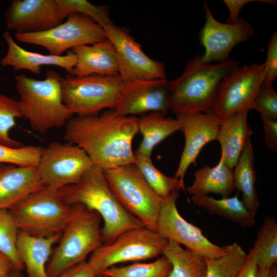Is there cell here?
<instances>
[{
	"label": "cell",
	"instance_id": "17",
	"mask_svg": "<svg viewBox=\"0 0 277 277\" xmlns=\"http://www.w3.org/2000/svg\"><path fill=\"white\" fill-rule=\"evenodd\" d=\"M180 130L185 137V145L174 177L183 180L190 165L195 162L201 150L207 143L216 140L222 119L210 109L195 113H177Z\"/></svg>",
	"mask_w": 277,
	"mask_h": 277
},
{
	"label": "cell",
	"instance_id": "39",
	"mask_svg": "<svg viewBox=\"0 0 277 277\" xmlns=\"http://www.w3.org/2000/svg\"><path fill=\"white\" fill-rule=\"evenodd\" d=\"M223 2L229 12L227 23H235L239 20V15L240 11L245 5L248 3L258 2L265 3L271 5H275V4H276V1L272 0H224Z\"/></svg>",
	"mask_w": 277,
	"mask_h": 277
},
{
	"label": "cell",
	"instance_id": "14",
	"mask_svg": "<svg viewBox=\"0 0 277 277\" xmlns=\"http://www.w3.org/2000/svg\"><path fill=\"white\" fill-rule=\"evenodd\" d=\"M103 28L115 49L119 75L125 82L166 78L164 64L146 54L126 30L112 22Z\"/></svg>",
	"mask_w": 277,
	"mask_h": 277
},
{
	"label": "cell",
	"instance_id": "1",
	"mask_svg": "<svg viewBox=\"0 0 277 277\" xmlns=\"http://www.w3.org/2000/svg\"><path fill=\"white\" fill-rule=\"evenodd\" d=\"M137 119L122 115L114 109L76 115L65 125L63 138L83 149L93 164L104 170L135 164L132 143L138 133Z\"/></svg>",
	"mask_w": 277,
	"mask_h": 277
},
{
	"label": "cell",
	"instance_id": "38",
	"mask_svg": "<svg viewBox=\"0 0 277 277\" xmlns=\"http://www.w3.org/2000/svg\"><path fill=\"white\" fill-rule=\"evenodd\" d=\"M266 75L264 83L271 85L277 76V32L274 31L267 47V58L264 63Z\"/></svg>",
	"mask_w": 277,
	"mask_h": 277
},
{
	"label": "cell",
	"instance_id": "4",
	"mask_svg": "<svg viewBox=\"0 0 277 277\" xmlns=\"http://www.w3.org/2000/svg\"><path fill=\"white\" fill-rule=\"evenodd\" d=\"M196 55L185 66L183 73L169 82L170 109L174 113L204 112L211 109L219 83L233 68L236 60L204 64Z\"/></svg>",
	"mask_w": 277,
	"mask_h": 277
},
{
	"label": "cell",
	"instance_id": "42",
	"mask_svg": "<svg viewBox=\"0 0 277 277\" xmlns=\"http://www.w3.org/2000/svg\"><path fill=\"white\" fill-rule=\"evenodd\" d=\"M258 268L254 256L249 251L244 265L236 277H257Z\"/></svg>",
	"mask_w": 277,
	"mask_h": 277
},
{
	"label": "cell",
	"instance_id": "18",
	"mask_svg": "<svg viewBox=\"0 0 277 277\" xmlns=\"http://www.w3.org/2000/svg\"><path fill=\"white\" fill-rule=\"evenodd\" d=\"M168 83L166 78L126 83L114 109L123 116L154 112L166 115L170 109Z\"/></svg>",
	"mask_w": 277,
	"mask_h": 277
},
{
	"label": "cell",
	"instance_id": "5",
	"mask_svg": "<svg viewBox=\"0 0 277 277\" xmlns=\"http://www.w3.org/2000/svg\"><path fill=\"white\" fill-rule=\"evenodd\" d=\"M71 215L46 268L48 277H56L85 261L103 244L100 227L101 216L81 204L72 205Z\"/></svg>",
	"mask_w": 277,
	"mask_h": 277
},
{
	"label": "cell",
	"instance_id": "45",
	"mask_svg": "<svg viewBox=\"0 0 277 277\" xmlns=\"http://www.w3.org/2000/svg\"><path fill=\"white\" fill-rule=\"evenodd\" d=\"M10 277H21L20 272L14 269L11 273Z\"/></svg>",
	"mask_w": 277,
	"mask_h": 277
},
{
	"label": "cell",
	"instance_id": "22",
	"mask_svg": "<svg viewBox=\"0 0 277 277\" xmlns=\"http://www.w3.org/2000/svg\"><path fill=\"white\" fill-rule=\"evenodd\" d=\"M249 111L241 110L222 119L218 129L216 140L221 147L220 160L232 168L253 134L247 121Z\"/></svg>",
	"mask_w": 277,
	"mask_h": 277
},
{
	"label": "cell",
	"instance_id": "20",
	"mask_svg": "<svg viewBox=\"0 0 277 277\" xmlns=\"http://www.w3.org/2000/svg\"><path fill=\"white\" fill-rule=\"evenodd\" d=\"M3 36L7 44L8 50L6 55L0 60V65L2 66H10L15 71L27 70L39 74L42 66L54 65L65 69L71 74L76 65V56L71 51L61 56L42 54L23 49L14 42L8 31H5Z\"/></svg>",
	"mask_w": 277,
	"mask_h": 277
},
{
	"label": "cell",
	"instance_id": "41",
	"mask_svg": "<svg viewBox=\"0 0 277 277\" xmlns=\"http://www.w3.org/2000/svg\"><path fill=\"white\" fill-rule=\"evenodd\" d=\"M56 277H96L87 262L81 263Z\"/></svg>",
	"mask_w": 277,
	"mask_h": 277
},
{
	"label": "cell",
	"instance_id": "8",
	"mask_svg": "<svg viewBox=\"0 0 277 277\" xmlns=\"http://www.w3.org/2000/svg\"><path fill=\"white\" fill-rule=\"evenodd\" d=\"M125 84L119 75L78 77L68 73L61 82L63 101L77 116L98 113L104 109H114Z\"/></svg>",
	"mask_w": 277,
	"mask_h": 277
},
{
	"label": "cell",
	"instance_id": "32",
	"mask_svg": "<svg viewBox=\"0 0 277 277\" xmlns=\"http://www.w3.org/2000/svg\"><path fill=\"white\" fill-rule=\"evenodd\" d=\"M171 270V263L163 255L149 263H135L120 267L113 266L102 273L111 277H169Z\"/></svg>",
	"mask_w": 277,
	"mask_h": 277
},
{
	"label": "cell",
	"instance_id": "23",
	"mask_svg": "<svg viewBox=\"0 0 277 277\" xmlns=\"http://www.w3.org/2000/svg\"><path fill=\"white\" fill-rule=\"evenodd\" d=\"M61 235L62 233H58L48 237L36 236L18 231L17 253L26 268L27 277H48L46 264L52 246Z\"/></svg>",
	"mask_w": 277,
	"mask_h": 277
},
{
	"label": "cell",
	"instance_id": "15",
	"mask_svg": "<svg viewBox=\"0 0 277 277\" xmlns=\"http://www.w3.org/2000/svg\"><path fill=\"white\" fill-rule=\"evenodd\" d=\"M206 21L199 38L205 52L200 60L204 64L223 63L229 60V54L238 44L254 35V29L246 19L240 18L233 23H222L213 16L206 2L203 3Z\"/></svg>",
	"mask_w": 277,
	"mask_h": 277
},
{
	"label": "cell",
	"instance_id": "12",
	"mask_svg": "<svg viewBox=\"0 0 277 277\" xmlns=\"http://www.w3.org/2000/svg\"><path fill=\"white\" fill-rule=\"evenodd\" d=\"M93 165L78 146L52 142L43 147L37 168L44 186L60 189L76 183Z\"/></svg>",
	"mask_w": 277,
	"mask_h": 277
},
{
	"label": "cell",
	"instance_id": "37",
	"mask_svg": "<svg viewBox=\"0 0 277 277\" xmlns=\"http://www.w3.org/2000/svg\"><path fill=\"white\" fill-rule=\"evenodd\" d=\"M250 109L256 110L261 115L277 121V93L272 85L264 83L254 97Z\"/></svg>",
	"mask_w": 277,
	"mask_h": 277
},
{
	"label": "cell",
	"instance_id": "3",
	"mask_svg": "<svg viewBox=\"0 0 277 277\" xmlns=\"http://www.w3.org/2000/svg\"><path fill=\"white\" fill-rule=\"evenodd\" d=\"M63 77L52 70L46 72L43 80L23 73L14 77L22 117L26 118L32 129L41 134L65 126L74 114L63 101Z\"/></svg>",
	"mask_w": 277,
	"mask_h": 277
},
{
	"label": "cell",
	"instance_id": "30",
	"mask_svg": "<svg viewBox=\"0 0 277 277\" xmlns=\"http://www.w3.org/2000/svg\"><path fill=\"white\" fill-rule=\"evenodd\" d=\"M135 154V164L153 190L164 199L175 190H184L183 180L168 177L159 170L153 164L151 157Z\"/></svg>",
	"mask_w": 277,
	"mask_h": 277
},
{
	"label": "cell",
	"instance_id": "2",
	"mask_svg": "<svg viewBox=\"0 0 277 277\" xmlns=\"http://www.w3.org/2000/svg\"><path fill=\"white\" fill-rule=\"evenodd\" d=\"M59 191L67 204H81L100 215L104 221L101 228L103 244L110 243L125 231L144 226L118 202L108 185L104 170L98 166L93 165L76 183Z\"/></svg>",
	"mask_w": 277,
	"mask_h": 277
},
{
	"label": "cell",
	"instance_id": "44",
	"mask_svg": "<svg viewBox=\"0 0 277 277\" xmlns=\"http://www.w3.org/2000/svg\"><path fill=\"white\" fill-rule=\"evenodd\" d=\"M257 277H277L275 264L268 268H258Z\"/></svg>",
	"mask_w": 277,
	"mask_h": 277
},
{
	"label": "cell",
	"instance_id": "47",
	"mask_svg": "<svg viewBox=\"0 0 277 277\" xmlns=\"http://www.w3.org/2000/svg\"><path fill=\"white\" fill-rule=\"evenodd\" d=\"M1 81H2V79H1V78L0 77V82H1Z\"/></svg>",
	"mask_w": 277,
	"mask_h": 277
},
{
	"label": "cell",
	"instance_id": "31",
	"mask_svg": "<svg viewBox=\"0 0 277 277\" xmlns=\"http://www.w3.org/2000/svg\"><path fill=\"white\" fill-rule=\"evenodd\" d=\"M225 254L216 259H205L206 277H236L247 258L241 246L236 242L223 246Z\"/></svg>",
	"mask_w": 277,
	"mask_h": 277
},
{
	"label": "cell",
	"instance_id": "16",
	"mask_svg": "<svg viewBox=\"0 0 277 277\" xmlns=\"http://www.w3.org/2000/svg\"><path fill=\"white\" fill-rule=\"evenodd\" d=\"M68 15L56 0H13L4 18L8 30L30 33L52 29L64 22Z\"/></svg>",
	"mask_w": 277,
	"mask_h": 277
},
{
	"label": "cell",
	"instance_id": "27",
	"mask_svg": "<svg viewBox=\"0 0 277 277\" xmlns=\"http://www.w3.org/2000/svg\"><path fill=\"white\" fill-rule=\"evenodd\" d=\"M192 200L209 213L219 215L242 227H250L255 224V217L249 212L238 195L221 199L208 195L192 196Z\"/></svg>",
	"mask_w": 277,
	"mask_h": 277
},
{
	"label": "cell",
	"instance_id": "34",
	"mask_svg": "<svg viewBox=\"0 0 277 277\" xmlns=\"http://www.w3.org/2000/svg\"><path fill=\"white\" fill-rule=\"evenodd\" d=\"M21 117L17 101L0 94V144L11 147L22 146L9 135V131L15 126L16 119Z\"/></svg>",
	"mask_w": 277,
	"mask_h": 277
},
{
	"label": "cell",
	"instance_id": "29",
	"mask_svg": "<svg viewBox=\"0 0 277 277\" xmlns=\"http://www.w3.org/2000/svg\"><path fill=\"white\" fill-rule=\"evenodd\" d=\"M254 256L258 268H268L277 261V222L266 217L258 233L254 246L249 250Z\"/></svg>",
	"mask_w": 277,
	"mask_h": 277
},
{
	"label": "cell",
	"instance_id": "9",
	"mask_svg": "<svg viewBox=\"0 0 277 277\" xmlns=\"http://www.w3.org/2000/svg\"><path fill=\"white\" fill-rule=\"evenodd\" d=\"M168 241L156 231L145 226L119 235L92 253L87 262L96 277L114 265L156 257L163 253Z\"/></svg>",
	"mask_w": 277,
	"mask_h": 277
},
{
	"label": "cell",
	"instance_id": "7",
	"mask_svg": "<svg viewBox=\"0 0 277 277\" xmlns=\"http://www.w3.org/2000/svg\"><path fill=\"white\" fill-rule=\"evenodd\" d=\"M112 193L124 208L143 225L156 231L163 199L147 183L135 164L104 170Z\"/></svg>",
	"mask_w": 277,
	"mask_h": 277
},
{
	"label": "cell",
	"instance_id": "35",
	"mask_svg": "<svg viewBox=\"0 0 277 277\" xmlns=\"http://www.w3.org/2000/svg\"><path fill=\"white\" fill-rule=\"evenodd\" d=\"M43 149V147L39 146L11 147L0 144V163L19 166L37 165Z\"/></svg>",
	"mask_w": 277,
	"mask_h": 277
},
{
	"label": "cell",
	"instance_id": "26",
	"mask_svg": "<svg viewBox=\"0 0 277 277\" xmlns=\"http://www.w3.org/2000/svg\"><path fill=\"white\" fill-rule=\"evenodd\" d=\"M256 179L253 148L250 141L243 149L234 166L233 180L235 188L242 193V202L254 217L260 206L255 187Z\"/></svg>",
	"mask_w": 277,
	"mask_h": 277
},
{
	"label": "cell",
	"instance_id": "36",
	"mask_svg": "<svg viewBox=\"0 0 277 277\" xmlns=\"http://www.w3.org/2000/svg\"><path fill=\"white\" fill-rule=\"evenodd\" d=\"M56 2L68 15L73 13L86 15L103 28L111 22L106 6L95 5L86 0H56Z\"/></svg>",
	"mask_w": 277,
	"mask_h": 277
},
{
	"label": "cell",
	"instance_id": "28",
	"mask_svg": "<svg viewBox=\"0 0 277 277\" xmlns=\"http://www.w3.org/2000/svg\"><path fill=\"white\" fill-rule=\"evenodd\" d=\"M163 254L172 265L169 277H206V263L202 256L172 241H168Z\"/></svg>",
	"mask_w": 277,
	"mask_h": 277
},
{
	"label": "cell",
	"instance_id": "10",
	"mask_svg": "<svg viewBox=\"0 0 277 277\" xmlns=\"http://www.w3.org/2000/svg\"><path fill=\"white\" fill-rule=\"evenodd\" d=\"M19 42L42 46L49 54L61 56L69 49L107 39L104 29L86 15L73 13L56 27L44 32L15 33Z\"/></svg>",
	"mask_w": 277,
	"mask_h": 277
},
{
	"label": "cell",
	"instance_id": "6",
	"mask_svg": "<svg viewBox=\"0 0 277 277\" xmlns=\"http://www.w3.org/2000/svg\"><path fill=\"white\" fill-rule=\"evenodd\" d=\"M72 208L59 189L44 186L8 210L19 231L48 237L62 233Z\"/></svg>",
	"mask_w": 277,
	"mask_h": 277
},
{
	"label": "cell",
	"instance_id": "43",
	"mask_svg": "<svg viewBox=\"0 0 277 277\" xmlns=\"http://www.w3.org/2000/svg\"><path fill=\"white\" fill-rule=\"evenodd\" d=\"M14 269L11 260L6 255L0 252V277H10Z\"/></svg>",
	"mask_w": 277,
	"mask_h": 277
},
{
	"label": "cell",
	"instance_id": "11",
	"mask_svg": "<svg viewBox=\"0 0 277 277\" xmlns=\"http://www.w3.org/2000/svg\"><path fill=\"white\" fill-rule=\"evenodd\" d=\"M265 75L264 63L236 66L219 83L211 110L221 119L241 110H250Z\"/></svg>",
	"mask_w": 277,
	"mask_h": 277
},
{
	"label": "cell",
	"instance_id": "19",
	"mask_svg": "<svg viewBox=\"0 0 277 277\" xmlns=\"http://www.w3.org/2000/svg\"><path fill=\"white\" fill-rule=\"evenodd\" d=\"M43 186L37 165H0V208L10 209Z\"/></svg>",
	"mask_w": 277,
	"mask_h": 277
},
{
	"label": "cell",
	"instance_id": "21",
	"mask_svg": "<svg viewBox=\"0 0 277 277\" xmlns=\"http://www.w3.org/2000/svg\"><path fill=\"white\" fill-rule=\"evenodd\" d=\"M76 63L71 74L83 77L90 75L116 76L119 66L115 49L108 39L91 45H83L71 49Z\"/></svg>",
	"mask_w": 277,
	"mask_h": 277
},
{
	"label": "cell",
	"instance_id": "24",
	"mask_svg": "<svg viewBox=\"0 0 277 277\" xmlns=\"http://www.w3.org/2000/svg\"><path fill=\"white\" fill-rule=\"evenodd\" d=\"M186 189L192 196L213 193L223 197H229L235 189L233 168L221 160L215 166H204L195 172L192 184Z\"/></svg>",
	"mask_w": 277,
	"mask_h": 277
},
{
	"label": "cell",
	"instance_id": "13",
	"mask_svg": "<svg viewBox=\"0 0 277 277\" xmlns=\"http://www.w3.org/2000/svg\"><path fill=\"white\" fill-rule=\"evenodd\" d=\"M179 190L172 192L163 199L157 222L156 231L168 241H172L205 259H213L223 256L224 247L214 244L205 237L201 230L185 220L180 214L176 201Z\"/></svg>",
	"mask_w": 277,
	"mask_h": 277
},
{
	"label": "cell",
	"instance_id": "40",
	"mask_svg": "<svg viewBox=\"0 0 277 277\" xmlns=\"http://www.w3.org/2000/svg\"><path fill=\"white\" fill-rule=\"evenodd\" d=\"M261 117L264 125L266 146L269 151L276 152L277 121L269 119L264 116Z\"/></svg>",
	"mask_w": 277,
	"mask_h": 277
},
{
	"label": "cell",
	"instance_id": "33",
	"mask_svg": "<svg viewBox=\"0 0 277 277\" xmlns=\"http://www.w3.org/2000/svg\"><path fill=\"white\" fill-rule=\"evenodd\" d=\"M18 231L9 210L0 208V252L11 260L15 270L21 272L24 266L17 253Z\"/></svg>",
	"mask_w": 277,
	"mask_h": 277
},
{
	"label": "cell",
	"instance_id": "46",
	"mask_svg": "<svg viewBox=\"0 0 277 277\" xmlns=\"http://www.w3.org/2000/svg\"><path fill=\"white\" fill-rule=\"evenodd\" d=\"M97 277H111V276L104 274L103 273H101L99 274L98 276H97Z\"/></svg>",
	"mask_w": 277,
	"mask_h": 277
},
{
	"label": "cell",
	"instance_id": "25",
	"mask_svg": "<svg viewBox=\"0 0 277 277\" xmlns=\"http://www.w3.org/2000/svg\"><path fill=\"white\" fill-rule=\"evenodd\" d=\"M159 112L143 114L137 119L138 132L143 136L135 153L151 157L153 148L167 137L180 130L181 123L176 118L165 117Z\"/></svg>",
	"mask_w": 277,
	"mask_h": 277
}]
</instances>
